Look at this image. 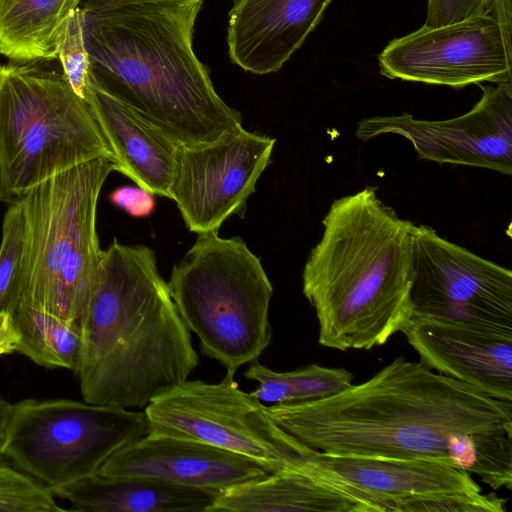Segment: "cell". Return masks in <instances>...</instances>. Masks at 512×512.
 <instances>
[{
  "mask_svg": "<svg viewBox=\"0 0 512 512\" xmlns=\"http://www.w3.org/2000/svg\"><path fill=\"white\" fill-rule=\"evenodd\" d=\"M75 510L98 512H208L217 492L138 477L98 473L50 489Z\"/></svg>",
  "mask_w": 512,
  "mask_h": 512,
  "instance_id": "obj_19",
  "label": "cell"
},
{
  "mask_svg": "<svg viewBox=\"0 0 512 512\" xmlns=\"http://www.w3.org/2000/svg\"><path fill=\"white\" fill-rule=\"evenodd\" d=\"M84 99L112 152L115 171L154 195L171 199L180 145L135 110L88 81Z\"/></svg>",
  "mask_w": 512,
  "mask_h": 512,
  "instance_id": "obj_18",
  "label": "cell"
},
{
  "mask_svg": "<svg viewBox=\"0 0 512 512\" xmlns=\"http://www.w3.org/2000/svg\"><path fill=\"white\" fill-rule=\"evenodd\" d=\"M203 2L82 9L91 82L182 145L213 142L243 127L192 47Z\"/></svg>",
  "mask_w": 512,
  "mask_h": 512,
  "instance_id": "obj_2",
  "label": "cell"
},
{
  "mask_svg": "<svg viewBox=\"0 0 512 512\" xmlns=\"http://www.w3.org/2000/svg\"><path fill=\"white\" fill-rule=\"evenodd\" d=\"M167 284L202 353L227 372L258 360L270 345L273 287L260 259L240 237L198 234Z\"/></svg>",
  "mask_w": 512,
  "mask_h": 512,
  "instance_id": "obj_6",
  "label": "cell"
},
{
  "mask_svg": "<svg viewBox=\"0 0 512 512\" xmlns=\"http://www.w3.org/2000/svg\"><path fill=\"white\" fill-rule=\"evenodd\" d=\"M62 510L48 487L0 457V512Z\"/></svg>",
  "mask_w": 512,
  "mask_h": 512,
  "instance_id": "obj_25",
  "label": "cell"
},
{
  "mask_svg": "<svg viewBox=\"0 0 512 512\" xmlns=\"http://www.w3.org/2000/svg\"><path fill=\"white\" fill-rule=\"evenodd\" d=\"M112 204L129 215L141 218L150 215L155 209L154 194L140 186H121L109 194Z\"/></svg>",
  "mask_w": 512,
  "mask_h": 512,
  "instance_id": "obj_28",
  "label": "cell"
},
{
  "mask_svg": "<svg viewBox=\"0 0 512 512\" xmlns=\"http://www.w3.org/2000/svg\"><path fill=\"white\" fill-rule=\"evenodd\" d=\"M112 171L111 159L91 160L48 178L19 198L27 222L20 304L80 327L103 254L96 231L97 203Z\"/></svg>",
  "mask_w": 512,
  "mask_h": 512,
  "instance_id": "obj_5",
  "label": "cell"
},
{
  "mask_svg": "<svg viewBox=\"0 0 512 512\" xmlns=\"http://www.w3.org/2000/svg\"><path fill=\"white\" fill-rule=\"evenodd\" d=\"M11 314L20 333L16 352L40 366L75 373L81 351L79 326L25 304H19Z\"/></svg>",
  "mask_w": 512,
  "mask_h": 512,
  "instance_id": "obj_22",
  "label": "cell"
},
{
  "mask_svg": "<svg viewBox=\"0 0 512 512\" xmlns=\"http://www.w3.org/2000/svg\"><path fill=\"white\" fill-rule=\"evenodd\" d=\"M196 0H81L79 8L95 12L145 2H190Z\"/></svg>",
  "mask_w": 512,
  "mask_h": 512,
  "instance_id": "obj_31",
  "label": "cell"
},
{
  "mask_svg": "<svg viewBox=\"0 0 512 512\" xmlns=\"http://www.w3.org/2000/svg\"><path fill=\"white\" fill-rule=\"evenodd\" d=\"M382 75L461 88L512 83V55L490 13L396 38L378 55Z\"/></svg>",
  "mask_w": 512,
  "mask_h": 512,
  "instance_id": "obj_12",
  "label": "cell"
},
{
  "mask_svg": "<svg viewBox=\"0 0 512 512\" xmlns=\"http://www.w3.org/2000/svg\"><path fill=\"white\" fill-rule=\"evenodd\" d=\"M80 330L74 374L87 403L145 408L187 381L199 365L155 252L144 245L115 238L103 250Z\"/></svg>",
  "mask_w": 512,
  "mask_h": 512,
  "instance_id": "obj_3",
  "label": "cell"
},
{
  "mask_svg": "<svg viewBox=\"0 0 512 512\" xmlns=\"http://www.w3.org/2000/svg\"><path fill=\"white\" fill-rule=\"evenodd\" d=\"M149 432L144 412L70 399L13 404L0 457L49 489L98 473Z\"/></svg>",
  "mask_w": 512,
  "mask_h": 512,
  "instance_id": "obj_8",
  "label": "cell"
},
{
  "mask_svg": "<svg viewBox=\"0 0 512 512\" xmlns=\"http://www.w3.org/2000/svg\"><path fill=\"white\" fill-rule=\"evenodd\" d=\"M401 332L433 371L512 402V329L412 316Z\"/></svg>",
  "mask_w": 512,
  "mask_h": 512,
  "instance_id": "obj_15",
  "label": "cell"
},
{
  "mask_svg": "<svg viewBox=\"0 0 512 512\" xmlns=\"http://www.w3.org/2000/svg\"><path fill=\"white\" fill-rule=\"evenodd\" d=\"M276 139L243 127L213 142L178 146L171 199L197 234L238 213L271 161Z\"/></svg>",
  "mask_w": 512,
  "mask_h": 512,
  "instance_id": "obj_11",
  "label": "cell"
},
{
  "mask_svg": "<svg viewBox=\"0 0 512 512\" xmlns=\"http://www.w3.org/2000/svg\"><path fill=\"white\" fill-rule=\"evenodd\" d=\"M226 372L217 383L187 380L145 408L149 432L202 441L246 457L268 473L293 472L299 441Z\"/></svg>",
  "mask_w": 512,
  "mask_h": 512,
  "instance_id": "obj_9",
  "label": "cell"
},
{
  "mask_svg": "<svg viewBox=\"0 0 512 512\" xmlns=\"http://www.w3.org/2000/svg\"><path fill=\"white\" fill-rule=\"evenodd\" d=\"M57 58L74 91L84 98L89 76V58L83 35V10L79 7L65 22L57 46Z\"/></svg>",
  "mask_w": 512,
  "mask_h": 512,
  "instance_id": "obj_26",
  "label": "cell"
},
{
  "mask_svg": "<svg viewBox=\"0 0 512 512\" xmlns=\"http://www.w3.org/2000/svg\"><path fill=\"white\" fill-rule=\"evenodd\" d=\"M491 0H428L424 26L441 27L490 13Z\"/></svg>",
  "mask_w": 512,
  "mask_h": 512,
  "instance_id": "obj_27",
  "label": "cell"
},
{
  "mask_svg": "<svg viewBox=\"0 0 512 512\" xmlns=\"http://www.w3.org/2000/svg\"><path fill=\"white\" fill-rule=\"evenodd\" d=\"M295 471L331 484L366 512H404L420 497L482 492L471 473L437 461L331 454L301 442Z\"/></svg>",
  "mask_w": 512,
  "mask_h": 512,
  "instance_id": "obj_14",
  "label": "cell"
},
{
  "mask_svg": "<svg viewBox=\"0 0 512 512\" xmlns=\"http://www.w3.org/2000/svg\"><path fill=\"white\" fill-rule=\"evenodd\" d=\"M302 274L315 309L318 343L346 351L381 346L413 316V227L376 187L336 199Z\"/></svg>",
  "mask_w": 512,
  "mask_h": 512,
  "instance_id": "obj_4",
  "label": "cell"
},
{
  "mask_svg": "<svg viewBox=\"0 0 512 512\" xmlns=\"http://www.w3.org/2000/svg\"><path fill=\"white\" fill-rule=\"evenodd\" d=\"M27 222L22 201L10 202L2 224L0 244V312L12 313L20 304L26 267Z\"/></svg>",
  "mask_w": 512,
  "mask_h": 512,
  "instance_id": "obj_24",
  "label": "cell"
},
{
  "mask_svg": "<svg viewBox=\"0 0 512 512\" xmlns=\"http://www.w3.org/2000/svg\"><path fill=\"white\" fill-rule=\"evenodd\" d=\"M98 474L146 478L218 492L270 473L254 461L214 445L148 432L115 451Z\"/></svg>",
  "mask_w": 512,
  "mask_h": 512,
  "instance_id": "obj_16",
  "label": "cell"
},
{
  "mask_svg": "<svg viewBox=\"0 0 512 512\" xmlns=\"http://www.w3.org/2000/svg\"><path fill=\"white\" fill-rule=\"evenodd\" d=\"M366 512L329 483L300 472H277L217 492L208 512Z\"/></svg>",
  "mask_w": 512,
  "mask_h": 512,
  "instance_id": "obj_20",
  "label": "cell"
},
{
  "mask_svg": "<svg viewBox=\"0 0 512 512\" xmlns=\"http://www.w3.org/2000/svg\"><path fill=\"white\" fill-rule=\"evenodd\" d=\"M0 183L3 199L112 152L86 102L63 71L0 66Z\"/></svg>",
  "mask_w": 512,
  "mask_h": 512,
  "instance_id": "obj_7",
  "label": "cell"
},
{
  "mask_svg": "<svg viewBox=\"0 0 512 512\" xmlns=\"http://www.w3.org/2000/svg\"><path fill=\"white\" fill-rule=\"evenodd\" d=\"M482 97L467 113L447 120H418L404 113L359 121L356 136L406 138L418 157L440 164L485 168L512 174V83L480 85Z\"/></svg>",
  "mask_w": 512,
  "mask_h": 512,
  "instance_id": "obj_13",
  "label": "cell"
},
{
  "mask_svg": "<svg viewBox=\"0 0 512 512\" xmlns=\"http://www.w3.org/2000/svg\"><path fill=\"white\" fill-rule=\"evenodd\" d=\"M13 404L0 397V447L2 446Z\"/></svg>",
  "mask_w": 512,
  "mask_h": 512,
  "instance_id": "obj_32",
  "label": "cell"
},
{
  "mask_svg": "<svg viewBox=\"0 0 512 512\" xmlns=\"http://www.w3.org/2000/svg\"><path fill=\"white\" fill-rule=\"evenodd\" d=\"M0 79H1V69H0Z\"/></svg>",
  "mask_w": 512,
  "mask_h": 512,
  "instance_id": "obj_34",
  "label": "cell"
},
{
  "mask_svg": "<svg viewBox=\"0 0 512 512\" xmlns=\"http://www.w3.org/2000/svg\"><path fill=\"white\" fill-rule=\"evenodd\" d=\"M3 199V193H2V188H1V183H0V201Z\"/></svg>",
  "mask_w": 512,
  "mask_h": 512,
  "instance_id": "obj_33",
  "label": "cell"
},
{
  "mask_svg": "<svg viewBox=\"0 0 512 512\" xmlns=\"http://www.w3.org/2000/svg\"><path fill=\"white\" fill-rule=\"evenodd\" d=\"M19 342L20 333L12 314L0 312V356L16 351Z\"/></svg>",
  "mask_w": 512,
  "mask_h": 512,
  "instance_id": "obj_30",
  "label": "cell"
},
{
  "mask_svg": "<svg viewBox=\"0 0 512 512\" xmlns=\"http://www.w3.org/2000/svg\"><path fill=\"white\" fill-rule=\"evenodd\" d=\"M490 14L498 25L507 52L512 55V0H491Z\"/></svg>",
  "mask_w": 512,
  "mask_h": 512,
  "instance_id": "obj_29",
  "label": "cell"
},
{
  "mask_svg": "<svg viewBox=\"0 0 512 512\" xmlns=\"http://www.w3.org/2000/svg\"><path fill=\"white\" fill-rule=\"evenodd\" d=\"M244 376L258 383L249 393L270 404H287L322 399L353 384V374L344 368L309 364L288 372H276L258 360L250 363Z\"/></svg>",
  "mask_w": 512,
  "mask_h": 512,
  "instance_id": "obj_23",
  "label": "cell"
},
{
  "mask_svg": "<svg viewBox=\"0 0 512 512\" xmlns=\"http://www.w3.org/2000/svg\"><path fill=\"white\" fill-rule=\"evenodd\" d=\"M413 316L512 329V272L414 225Z\"/></svg>",
  "mask_w": 512,
  "mask_h": 512,
  "instance_id": "obj_10",
  "label": "cell"
},
{
  "mask_svg": "<svg viewBox=\"0 0 512 512\" xmlns=\"http://www.w3.org/2000/svg\"><path fill=\"white\" fill-rule=\"evenodd\" d=\"M288 434L331 454L426 459L512 488V402L403 356L334 395L266 406Z\"/></svg>",
  "mask_w": 512,
  "mask_h": 512,
  "instance_id": "obj_1",
  "label": "cell"
},
{
  "mask_svg": "<svg viewBox=\"0 0 512 512\" xmlns=\"http://www.w3.org/2000/svg\"><path fill=\"white\" fill-rule=\"evenodd\" d=\"M331 0H234L227 27L232 63L257 75L278 72L320 23Z\"/></svg>",
  "mask_w": 512,
  "mask_h": 512,
  "instance_id": "obj_17",
  "label": "cell"
},
{
  "mask_svg": "<svg viewBox=\"0 0 512 512\" xmlns=\"http://www.w3.org/2000/svg\"><path fill=\"white\" fill-rule=\"evenodd\" d=\"M81 0H0V53L14 62L57 58L69 15Z\"/></svg>",
  "mask_w": 512,
  "mask_h": 512,
  "instance_id": "obj_21",
  "label": "cell"
}]
</instances>
